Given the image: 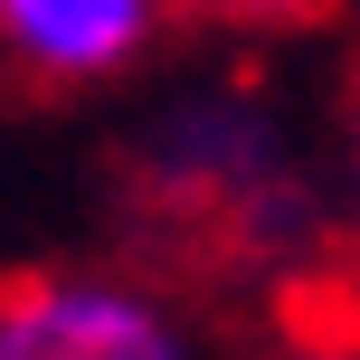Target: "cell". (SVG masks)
I'll use <instances>...</instances> for the list:
<instances>
[{"label": "cell", "instance_id": "1", "mask_svg": "<svg viewBox=\"0 0 360 360\" xmlns=\"http://www.w3.org/2000/svg\"><path fill=\"white\" fill-rule=\"evenodd\" d=\"M190 332L152 285L86 266L10 275L0 285V360H180Z\"/></svg>", "mask_w": 360, "mask_h": 360}, {"label": "cell", "instance_id": "2", "mask_svg": "<svg viewBox=\"0 0 360 360\" xmlns=\"http://www.w3.org/2000/svg\"><path fill=\"white\" fill-rule=\"evenodd\" d=\"M180 0H0V57L29 86H114L152 57L162 19Z\"/></svg>", "mask_w": 360, "mask_h": 360}, {"label": "cell", "instance_id": "3", "mask_svg": "<svg viewBox=\"0 0 360 360\" xmlns=\"http://www.w3.org/2000/svg\"><path fill=\"white\" fill-rule=\"evenodd\" d=\"M143 162L180 199H247L256 209L266 190H285V143H275L266 105H247V95H180L152 124Z\"/></svg>", "mask_w": 360, "mask_h": 360}, {"label": "cell", "instance_id": "4", "mask_svg": "<svg viewBox=\"0 0 360 360\" xmlns=\"http://www.w3.org/2000/svg\"><path fill=\"white\" fill-rule=\"evenodd\" d=\"M190 19H218V29H304L323 19V0H180Z\"/></svg>", "mask_w": 360, "mask_h": 360}, {"label": "cell", "instance_id": "5", "mask_svg": "<svg viewBox=\"0 0 360 360\" xmlns=\"http://www.w3.org/2000/svg\"><path fill=\"white\" fill-rule=\"evenodd\" d=\"M342 209H351V237H360V95H351V143H342Z\"/></svg>", "mask_w": 360, "mask_h": 360}]
</instances>
